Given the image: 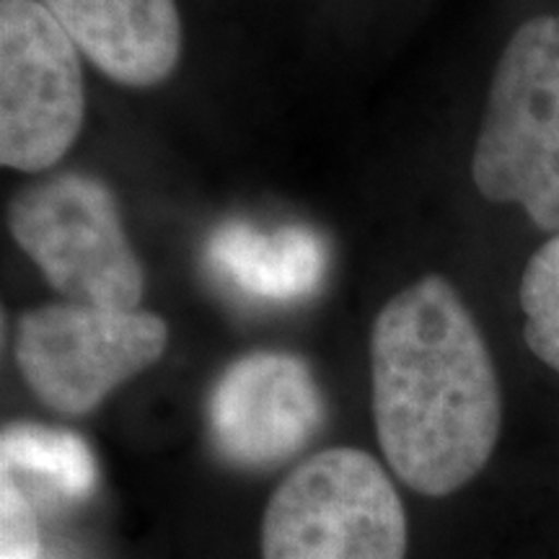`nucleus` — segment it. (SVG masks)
Returning <instances> with one entry per match:
<instances>
[{
	"mask_svg": "<svg viewBox=\"0 0 559 559\" xmlns=\"http://www.w3.org/2000/svg\"><path fill=\"white\" fill-rule=\"evenodd\" d=\"M370 379L379 445L404 485L443 498L485 469L502 430V391L451 280L425 275L383 306Z\"/></svg>",
	"mask_w": 559,
	"mask_h": 559,
	"instance_id": "nucleus-1",
	"label": "nucleus"
},
{
	"mask_svg": "<svg viewBox=\"0 0 559 559\" xmlns=\"http://www.w3.org/2000/svg\"><path fill=\"white\" fill-rule=\"evenodd\" d=\"M481 198L519 205L559 234V16L523 21L508 39L472 156Z\"/></svg>",
	"mask_w": 559,
	"mask_h": 559,
	"instance_id": "nucleus-2",
	"label": "nucleus"
},
{
	"mask_svg": "<svg viewBox=\"0 0 559 559\" xmlns=\"http://www.w3.org/2000/svg\"><path fill=\"white\" fill-rule=\"evenodd\" d=\"M407 513L370 453L326 449L285 477L262 519V559H404Z\"/></svg>",
	"mask_w": 559,
	"mask_h": 559,
	"instance_id": "nucleus-3",
	"label": "nucleus"
},
{
	"mask_svg": "<svg viewBox=\"0 0 559 559\" xmlns=\"http://www.w3.org/2000/svg\"><path fill=\"white\" fill-rule=\"evenodd\" d=\"M9 226L68 304L135 311L143 300V264L102 179L58 174L34 181L11 202Z\"/></svg>",
	"mask_w": 559,
	"mask_h": 559,
	"instance_id": "nucleus-4",
	"label": "nucleus"
},
{
	"mask_svg": "<svg viewBox=\"0 0 559 559\" xmlns=\"http://www.w3.org/2000/svg\"><path fill=\"white\" fill-rule=\"evenodd\" d=\"M166 321L148 311L50 304L26 311L16 362L32 394L60 415L94 412L120 383L160 360Z\"/></svg>",
	"mask_w": 559,
	"mask_h": 559,
	"instance_id": "nucleus-5",
	"label": "nucleus"
},
{
	"mask_svg": "<svg viewBox=\"0 0 559 559\" xmlns=\"http://www.w3.org/2000/svg\"><path fill=\"white\" fill-rule=\"evenodd\" d=\"M79 47L39 0H0V164L39 174L86 117Z\"/></svg>",
	"mask_w": 559,
	"mask_h": 559,
	"instance_id": "nucleus-6",
	"label": "nucleus"
},
{
	"mask_svg": "<svg viewBox=\"0 0 559 559\" xmlns=\"http://www.w3.org/2000/svg\"><path fill=\"white\" fill-rule=\"evenodd\" d=\"M324 404L309 366L290 353H249L230 362L210 396V430L223 456L275 466L317 436Z\"/></svg>",
	"mask_w": 559,
	"mask_h": 559,
	"instance_id": "nucleus-7",
	"label": "nucleus"
},
{
	"mask_svg": "<svg viewBox=\"0 0 559 559\" xmlns=\"http://www.w3.org/2000/svg\"><path fill=\"white\" fill-rule=\"evenodd\" d=\"M81 55L111 81L151 88L177 70L181 13L177 0H39Z\"/></svg>",
	"mask_w": 559,
	"mask_h": 559,
	"instance_id": "nucleus-8",
	"label": "nucleus"
},
{
	"mask_svg": "<svg viewBox=\"0 0 559 559\" xmlns=\"http://www.w3.org/2000/svg\"><path fill=\"white\" fill-rule=\"evenodd\" d=\"M207 264L243 298L293 304L319 290L326 272L324 241L306 226L275 230L230 221L210 236Z\"/></svg>",
	"mask_w": 559,
	"mask_h": 559,
	"instance_id": "nucleus-9",
	"label": "nucleus"
},
{
	"mask_svg": "<svg viewBox=\"0 0 559 559\" xmlns=\"http://www.w3.org/2000/svg\"><path fill=\"white\" fill-rule=\"evenodd\" d=\"M3 472L29 474L66 500H83L96 487V461L86 440L47 425L13 423L0 436Z\"/></svg>",
	"mask_w": 559,
	"mask_h": 559,
	"instance_id": "nucleus-10",
	"label": "nucleus"
},
{
	"mask_svg": "<svg viewBox=\"0 0 559 559\" xmlns=\"http://www.w3.org/2000/svg\"><path fill=\"white\" fill-rule=\"evenodd\" d=\"M523 340L544 366L559 373V234L531 254L521 277Z\"/></svg>",
	"mask_w": 559,
	"mask_h": 559,
	"instance_id": "nucleus-11",
	"label": "nucleus"
},
{
	"mask_svg": "<svg viewBox=\"0 0 559 559\" xmlns=\"http://www.w3.org/2000/svg\"><path fill=\"white\" fill-rule=\"evenodd\" d=\"M41 539L34 510L16 477L3 472L0 485V559H39Z\"/></svg>",
	"mask_w": 559,
	"mask_h": 559,
	"instance_id": "nucleus-12",
	"label": "nucleus"
},
{
	"mask_svg": "<svg viewBox=\"0 0 559 559\" xmlns=\"http://www.w3.org/2000/svg\"><path fill=\"white\" fill-rule=\"evenodd\" d=\"M39 559H45V557H39Z\"/></svg>",
	"mask_w": 559,
	"mask_h": 559,
	"instance_id": "nucleus-13",
	"label": "nucleus"
}]
</instances>
